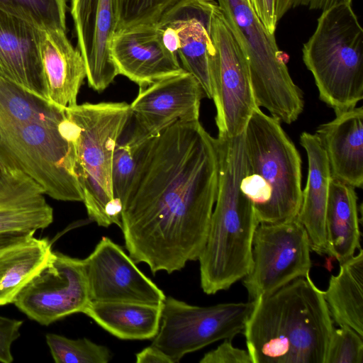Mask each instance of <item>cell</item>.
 <instances>
[{"mask_svg": "<svg viewBox=\"0 0 363 363\" xmlns=\"http://www.w3.org/2000/svg\"><path fill=\"white\" fill-rule=\"evenodd\" d=\"M333 329L308 274L255 300L242 333L252 363H325Z\"/></svg>", "mask_w": 363, "mask_h": 363, "instance_id": "obj_3", "label": "cell"}, {"mask_svg": "<svg viewBox=\"0 0 363 363\" xmlns=\"http://www.w3.org/2000/svg\"><path fill=\"white\" fill-rule=\"evenodd\" d=\"M216 5L213 0H182L157 22L176 30L179 38L177 55L182 67L196 79L206 97L210 99V65L215 51L211 27Z\"/></svg>", "mask_w": 363, "mask_h": 363, "instance_id": "obj_17", "label": "cell"}, {"mask_svg": "<svg viewBox=\"0 0 363 363\" xmlns=\"http://www.w3.org/2000/svg\"><path fill=\"white\" fill-rule=\"evenodd\" d=\"M42 188L17 170L3 172L0 180V232L44 229L53 220L52 208Z\"/></svg>", "mask_w": 363, "mask_h": 363, "instance_id": "obj_22", "label": "cell"}, {"mask_svg": "<svg viewBox=\"0 0 363 363\" xmlns=\"http://www.w3.org/2000/svg\"><path fill=\"white\" fill-rule=\"evenodd\" d=\"M72 123L75 174L89 219L111 225L105 214L114 199L111 184L113 152L130 120L125 102L84 103L65 108Z\"/></svg>", "mask_w": 363, "mask_h": 363, "instance_id": "obj_7", "label": "cell"}, {"mask_svg": "<svg viewBox=\"0 0 363 363\" xmlns=\"http://www.w3.org/2000/svg\"><path fill=\"white\" fill-rule=\"evenodd\" d=\"M33 230H10L0 232V252L25 242L34 236Z\"/></svg>", "mask_w": 363, "mask_h": 363, "instance_id": "obj_36", "label": "cell"}, {"mask_svg": "<svg viewBox=\"0 0 363 363\" xmlns=\"http://www.w3.org/2000/svg\"><path fill=\"white\" fill-rule=\"evenodd\" d=\"M254 306L255 301L198 306L166 297L151 345L177 363L186 354L242 333Z\"/></svg>", "mask_w": 363, "mask_h": 363, "instance_id": "obj_9", "label": "cell"}, {"mask_svg": "<svg viewBox=\"0 0 363 363\" xmlns=\"http://www.w3.org/2000/svg\"><path fill=\"white\" fill-rule=\"evenodd\" d=\"M182 0H114L117 30L156 23Z\"/></svg>", "mask_w": 363, "mask_h": 363, "instance_id": "obj_29", "label": "cell"}, {"mask_svg": "<svg viewBox=\"0 0 363 363\" xmlns=\"http://www.w3.org/2000/svg\"><path fill=\"white\" fill-rule=\"evenodd\" d=\"M211 30L215 51L210 72L218 135L234 137L244 132L258 106L246 58L218 4L212 13Z\"/></svg>", "mask_w": 363, "mask_h": 363, "instance_id": "obj_10", "label": "cell"}, {"mask_svg": "<svg viewBox=\"0 0 363 363\" xmlns=\"http://www.w3.org/2000/svg\"><path fill=\"white\" fill-rule=\"evenodd\" d=\"M110 48L118 74L139 86L185 71L177 55L164 45L162 30L156 23L117 30Z\"/></svg>", "mask_w": 363, "mask_h": 363, "instance_id": "obj_16", "label": "cell"}, {"mask_svg": "<svg viewBox=\"0 0 363 363\" xmlns=\"http://www.w3.org/2000/svg\"><path fill=\"white\" fill-rule=\"evenodd\" d=\"M218 179L205 246L199 257L201 287L214 294L243 279L252 266L253 237L259 223L240 189L245 173L244 132L218 135Z\"/></svg>", "mask_w": 363, "mask_h": 363, "instance_id": "obj_4", "label": "cell"}, {"mask_svg": "<svg viewBox=\"0 0 363 363\" xmlns=\"http://www.w3.org/2000/svg\"><path fill=\"white\" fill-rule=\"evenodd\" d=\"M269 33L274 35L278 21L275 11V0H248Z\"/></svg>", "mask_w": 363, "mask_h": 363, "instance_id": "obj_35", "label": "cell"}, {"mask_svg": "<svg viewBox=\"0 0 363 363\" xmlns=\"http://www.w3.org/2000/svg\"><path fill=\"white\" fill-rule=\"evenodd\" d=\"M246 170L240 189L259 223L296 218L301 200V158L281 122L257 107L244 130Z\"/></svg>", "mask_w": 363, "mask_h": 363, "instance_id": "obj_5", "label": "cell"}, {"mask_svg": "<svg viewBox=\"0 0 363 363\" xmlns=\"http://www.w3.org/2000/svg\"><path fill=\"white\" fill-rule=\"evenodd\" d=\"M22 320L0 316V362L11 363V345L20 335Z\"/></svg>", "mask_w": 363, "mask_h": 363, "instance_id": "obj_33", "label": "cell"}, {"mask_svg": "<svg viewBox=\"0 0 363 363\" xmlns=\"http://www.w3.org/2000/svg\"><path fill=\"white\" fill-rule=\"evenodd\" d=\"M89 302L84 260L52 252L13 303L30 319L48 325L69 315L83 313Z\"/></svg>", "mask_w": 363, "mask_h": 363, "instance_id": "obj_12", "label": "cell"}, {"mask_svg": "<svg viewBox=\"0 0 363 363\" xmlns=\"http://www.w3.org/2000/svg\"><path fill=\"white\" fill-rule=\"evenodd\" d=\"M205 96L199 82L186 71L139 86L129 104L134 124L126 141L138 146L179 121L199 120Z\"/></svg>", "mask_w": 363, "mask_h": 363, "instance_id": "obj_13", "label": "cell"}, {"mask_svg": "<svg viewBox=\"0 0 363 363\" xmlns=\"http://www.w3.org/2000/svg\"><path fill=\"white\" fill-rule=\"evenodd\" d=\"M137 146L127 141L118 142L116 145L111 169L113 198L122 203L132 182L136 167Z\"/></svg>", "mask_w": 363, "mask_h": 363, "instance_id": "obj_31", "label": "cell"}, {"mask_svg": "<svg viewBox=\"0 0 363 363\" xmlns=\"http://www.w3.org/2000/svg\"><path fill=\"white\" fill-rule=\"evenodd\" d=\"M300 143L308 157V174L296 220L305 228L311 250L328 254L325 214L332 177L325 151L316 134L303 132Z\"/></svg>", "mask_w": 363, "mask_h": 363, "instance_id": "obj_21", "label": "cell"}, {"mask_svg": "<svg viewBox=\"0 0 363 363\" xmlns=\"http://www.w3.org/2000/svg\"><path fill=\"white\" fill-rule=\"evenodd\" d=\"M52 253L47 239L34 236L0 252V306L13 303Z\"/></svg>", "mask_w": 363, "mask_h": 363, "instance_id": "obj_26", "label": "cell"}, {"mask_svg": "<svg viewBox=\"0 0 363 363\" xmlns=\"http://www.w3.org/2000/svg\"><path fill=\"white\" fill-rule=\"evenodd\" d=\"M0 9L40 30H66L65 0H0Z\"/></svg>", "mask_w": 363, "mask_h": 363, "instance_id": "obj_27", "label": "cell"}, {"mask_svg": "<svg viewBox=\"0 0 363 363\" xmlns=\"http://www.w3.org/2000/svg\"><path fill=\"white\" fill-rule=\"evenodd\" d=\"M71 14L89 86L101 92L118 75L110 48L117 30L114 0H72Z\"/></svg>", "mask_w": 363, "mask_h": 363, "instance_id": "obj_15", "label": "cell"}, {"mask_svg": "<svg viewBox=\"0 0 363 363\" xmlns=\"http://www.w3.org/2000/svg\"><path fill=\"white\" fill-rule=\"evenodd\" d=\"M302 58L321 101L335 114L363 99V28L352 4L332 6L303 44Z\"/></svg>", "mask_w": 363, "mask_h": 363, "instance_id": "obj_6", "label": "cell"}, {"mask_svg": "<svg viewBox=\"0 0 363 363\" xmlns=\"http://www.w3.org/2000/svg\"><path fill=\"white\" fill-rule=\"evenodd\" d=\"M40 37V29L0 9V74L49 100Z\"/></svg>", "mask_w": 363, "mask_h": 363, "instance_id": "obj_18", "label": "cell"}, {"mask_svg": "<svg viewBox=\"0 0 363 363\" xmlns=\"http://www.w3.org/2000/svg\"><path fill=\"white\" fill-rule=\"evenodd\" d=\"M216 138L199 120L179 121L136 149V167L122 201L125 248L135 264L171 274L198 260L216 202Z\"/></svg>", "mask_w": 363, "mask_h": 363, "instance_id": "obj_1", "label": "cell"}, {"mask_svg": "<svg viewBox=\"0 0 363 363\" xmlns=\"http://www.w3.org/2000/svg\"><path fill=\"white\" fill-rule=\"evenodd\" d=\"M137 363H172L158 348L150 345L136 354Z\"/></svg>", "mask_w": 363, "mask_h": 363, "instance_id": "obj_37", "label": "cell"}, {"mask_svg": "<svg viewBox=\"0 0 363 363\" xmlns=\"http://www.w3.org/2000/svg\"><path fill=\"white\" fill-rule=\"evenodd\" d=\"M311 250L308 234L296 218L259 223L253 237L252 266L242 280L249 301L308 276L312 267Z\"/></svg>", "mask_w": 363, "mask_h": 363, "instance_id": "obj_11", "label": "cell"}, {"mask_svg": "<svg viewBox=\"0 0 363 363\" xmlns=\"http://www.w3.org/2000/svg\"><path fill=\"white\" fill-rule=\"evenodd\" d=\"M315 134L325 151L334 177L354 188L363 185V108L354 107L335 114Z\"/></svg>", "mask_w": 363, "mask_h": 363, "instance_id": "obj_19", "label": "cell"}, {"mask_svg": "<svg viewBox=\"0 0 363 363\" xmlns=\"http://www.w3.org/2000/svg\"><path fill=\"white\" fill-rule=\"evenodd\" d=\"M84 260L90 301L162 303L166 298L132 258L107 237Z\"/></svg>", "mask_w": 363, "mask_h": 363, "instance_id": "obj_14", "label": "cell"}, {"mask_svg": "<svg viewBox=\"0 0 363 363\" xmlns=\"http://www.w3.org/2000/svg\"><path fill=\"white\" fill-rule=\"evenodd\" d=\"M246 58L258 107L291 124L304 107L303 94L294 82L274 35L265 29L248 0H217Z\"/></svg>", "mask_w": 363, "mask_h": 363, "instance_id": "obj_8", "label": "cell"}, {"mask_svg": "<svg viewBox=\"0 0 363 363\" xmlns=\"http://www.w3.org/2000/svg\"><path fill=\"white\" fill-rule=\"evenodd\" d=\"M46 342L57 363H107L111 357L110 350L89 339H69L48 333Z\"/></svg>", "mask_w": 363, "mask_h": 363, "instance_id": "obj_28", "label": "cell"}, {"mask_svg": "<svg viewBox=\"0 0 363 363\" xmlns=\"http://www.w3.org/2000/svg\"><path fill=\"white\" fill-rule=\"evenodd\" d=\"M162 303L90 301L83 313L120 339L147 340L159 330Z\"/></svg>", "mask_w": 363, "mask_h": 363, "instance_id": "obj_24", "label": "cell"}, {"mask_svg": "<svg viewBox=\"0 0 363 363\" xmlns=\"http://www.w3.org/2000/svg\"><path fill=\"white\" fill-rule=\"evenodd\" d=\"M357 196L355 188L331 177L325 214L328 255L340 264L360 247Z\"/></svg>", "mask_w": 363, "mask_h": 363, "instance_id": "obj_23", "label": "cell"}, {"mask_svg": "<svg viewBox=\"0 0 363 363\" xmlns=\"http://www.w3.org/2000/svg\"><path fill=\"white\" fill-rule=\"evenodd\" d=\"M65 108L14 83L0 86V167L20 171L62 201H84Z\"/></svg>", "mask_w": 363, "mask_h": 363, "instance_id": "obj_2", "label": "cell"}, {"mask_svg": "<svg viewBox=\"0 0 363 363\" xmlns=\"http://www.w3.org/2000/svg\"><path fill=\"white\" fill-rule=\"evenodd\" d=\"M352 0H275V11L278 21L289 11L298 7L324 11L341 4H352Z\"/></svg>", "mask_w": 363, "mask_h": 363, "instance_id": "obj_34", "label": "cell"}, {"mask_svg": "<svg viewBox=\"0 0 363 363\" xmlns=\"http://www.w3.org/2000/svg\"><path fill=\"white\" fill-rule=\"evenodd\" d=\"M200 363H252L247 350L234 347L230 339L224 341L215 350L206 353Z\"/></svg>", "mask_w": 363, "mask_h": 363, "instance_id": "obj_32", "label": "cell"}, {"mask_svg": "<svg viewBox=\"0 0 363 363\" xmlns=\"http://www.w3.org/2000/svg\"><path fill=\"white\" fill-rule=\"evenodd\" d=\"M340 264L323 291L330 315L339 326H348L363 335V251Z\"/></svg>", "mask_w": 363, "mask_h": 363, "instance_id": "obj_25", "label": "cell"}, {"mask_svg": "<svg viewBox=\"0 0 363 363\" xmlns=\"http://www.w3.org/2000/svg\"><path fill=\"white\" fill-rule=\"evenodd\" d=\"M2 175H3V172H2V170H1V169L0 167V180H1V177H2Z\"/></svg>", "mask_w": 363, "mask_h": 363, "instance_id": "obj_38", "label": "cell"}, {"mask_svg": "<svg viewBox=\"0 0 363 363\" xmlns=\"http://www.w3.org/2000/svg\"><path fill=\"white\" fill-rule=\"evenodd\" d=\"M39 51L49 100L64 108L77 104V96L86 69L77 48L68 40L65 30H40Z\"/></svg>", "mask_w": 363, "mask_h": 363, "instance_id": "obj_20", "label": "cell"}, {"mask_svg": "<svg viewBox=\"0 0 363 363\" xmlns=\"http://www.w3.org/2000/svg\"><path fill=\"white\" fill-rule=\"evenodd\" d=\"M363 335L352 328L342 325L333 329L325 363H362Z\"/></svg>", "mask_w": 363, "mask_h": 363, "instance_id": "obj_30", "label": "cell"}]
</instances>
